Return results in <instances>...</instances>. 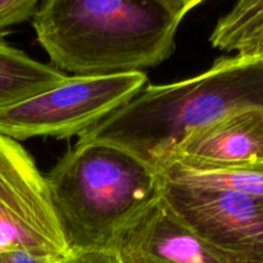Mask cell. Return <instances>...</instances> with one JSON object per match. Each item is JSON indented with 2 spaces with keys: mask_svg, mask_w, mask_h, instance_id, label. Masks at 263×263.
<instances>
[{
  "mask_svg": "<svg viewBox=\"0 0 263 263\" xmlns=\"http://www.w3.org/2000/svg\"><path fill=\"white\" fill-rule=\"evenodd\" d=\"M4 44H7V41L4 40V36L0 35V45H4Z\"/></svg>",
  "mask_w": 263,
  "mask_h": 263,
  "instance_id": "e0dca14e",
  "label": "cell"
},
{
  "mask_svg": "<svg viewBox=\"0 0 263 263\" xmlns=\"http://www.w3.org/2000/svg\"><path fill=\"white\" fill-rule=\"evenodd\" d=\"M163 197L225 263H263V198L164 181Z\"/></svg>",
  "mask_w": 263,
  "mask_h": 263,
  "instance_id": "8992f818",
  "label": "cell"
},
{
  "mask_svg": "<svg viewBox=\"0 0 263 263\" xmlns=\"http://www.w3.org/2000/svg\"><path fill=\"white\" fill-rule=\"evenodd\" d=\"M177 22H181L185 15L204 0H161Z\"/></svg>",
  "mask_w": 263,
  "mask_h": 263,
  "instance_id": "2e32d148",
  "label": "cell"
},
{
  "mask_svg": "<svg viewBox=\"0 0 263 263\" xmlns=\"http://www.w3.org/2000/svg\"><path fill=\"white\" fill-rule=\"evenodd\" d=\"M262 18L263 0H239L233 9L217 22L210 36L211 45L220 50H236L239 44Z\"/></svg>",
  "mask_w": 263,
  "mask_h": 263,
  "instance_id": "8fae6325",
  "label": "cell"
},
{
  "mask_svg": "<svg viewBox=\"0 0 263 263\" xmlns=\"http://www.w3.org/2000/svg\"><path fill=\"white\" fill-rule=\"evenodd\" d=\"M170 157L215 164L263 162V103L241 105L193 131Z\"/></svg>",
  "mask_w": 263,
  "mask_h": 263,
  "instance_id": "ba28073f",
  "label": "cell"
},
{
  "mask_svg": "<svg viewBox=\"0 0 263 263\" xmlns=\"http://www.w3.org/2000/svg\"><path fill=\"white\" fill-rule=\"evenodd\" d=\"M144 72L67 77L57 86L0 109V134L17 141L81 136L130 102Z\"/></svg>",
  "mask_w": 263,
  "mask_h": 263,
  "instance_id": "277c9868",
  "label": "cell"
},
{
  "mask_svg": "<svg viewBox=\"0 0 263 263\" xmlns=\"http://www.w3.org/2000/svg\"><path fill=\"white\" fill-rule=\"evenodd\" d=\"M236 55L249 62H263V18L239 44Z\"/></svg>",
  "mask_w": 263,
  "mask_h": 263,
  "instance_id": "4fadbf2b",
  "label": "cell"
},
{
  "mask_svg": "<svg viewBox=\"0 0 263 263\" xmlns=\"http://www.w3.org/2000/svg\"><path fill=\"white\" fill-rule=\"evenodd\" d=\"M71 253L48 180L17 140L0 134V253Z\"/></svg>",
  "mask_w": 263,
  "mask_h": 263,
  "instance_id": "5b68a950",
  "label": "cell"
},
{
  "mask_svg": "<svg viewBox=\"0 0 263 263\" xmlns=\"http://www.w3.org/2000/svg\"><path fill=\"white\" fill-rule=\"evenodd\" d=\"M64 257L39 254L28 251H7L0 253V263H62Z\"/></svg>",
  "mask_w": 263,
  "mask_h": 263,
  "instance_id": "5bb4252c",
  "label": "cell"
},
{
  "mask_svg": "<svg viewBox=\"0 0 263 263\" xmlns=\"http://www.w3.org/2000/svg\"><path fill=\"white\" fill-rule=\"evenodd\" d=\"M180 23L161 0H41L36 39L74 76L143 72L175 51Z\"/></svg>",
  "mask_w": 263,
  "mask_h": 263,
  "instance_id": "6da1fadb",
  "label": "cell"
},
{
  "mask_svg": "<svg viewBox=\"0 0 263 263\" xmlns=\"http://www.w3.org/2000/svg\"><path fill=\"white\" fill-rule=\"evenodd\" d=\"M164 182L222 189L263 198V162L215 164L184 157H170L157 167Z\"/></svg>",
  "mask_w": 263,
  "mask_h": 263,
  "instance_id": "9c48e42d",
  "label": "cell"
},
{
  "mask_svg": "<svg viewBox=\"0 0 263 263\" xmlns=\"http://www.w3.org/2000/svg\"><path fill=\"white\" fill-rule=\"evenodd\" d=\"M121 263H225L161 198L140 213L116 240Z\"/></svg>",
  "mask_w": 263,
  "mask_h": 263,
  "instance_id": "52a82bcc",
  "label": "cell"
},
{
  "mask_svg": "<svg viewBox=\"0 0 263 263\" xmlns=\"http://www.w3.org/2000/svg\"><path fill=\"white\" fill-rule=\"evenodd\" d=\"M62 263H121L113 251L71 252Z\"/></svg>",
  "mask_w": 263,
  "mask_h": 263,
  "instance_id": "9a60e30c",
  "label": "cell"
},
{
  "mask_svg": "<svg viewBox=\"0 0 263 263\" xmlns=\"http://www.w3.org/2000/svg\"><path fill=\"white\" fill-rule=\"evenodd\" d=\"M68 76L22 50L0 45V109L57 86Z\"/></svg>",
  "mask_w": 263,
  "mask_h": 263,
  "instance_id": "30bf717a",
  "label": "cell"
},
{
  "mask_svg": "<svg viewBox=\"0 0 263 263\" xmlns=\"http://www.w3.org/2000/svg\"><path fill=\"white\" fill-rule=\"evenodd\" d=\"M46 180L71 252L113 251L118 235L163 193L156 168L99 141L77 140Z\"/></svg>",
  "mask_w": 263,
  "mask_h": 263,
  "instance_id": "3957f363",
  "label": "cell"
},
{
  "mask_svg": "<svg viewBox=\"0 0 263 263\" xmlns=\"http://www.w3.org/2000/svg\"><path fill=\"white\" fill-rule=\"evenodd\" d=\"M41 0H0V35L9 27L33 18Z\"/></svg>",
  "mask_w": 263,
  "mask_h": 263,
  "instance_id": "7c38bea8",
  "label": "cell"
},
{
  "mask_svg": "<svg viewBox=\"0 0 263 263\" xmlns=\"http://www.w3.org/2000/svg\"><path fill=\"white\" fill-rule=\"evenodd\" d=\"M262 91L263 62L222 57L198 76L144 86L79 140L120 146L157 170L193 131L241 105L263 103Z\"/></svg>",
  "mask_w": 263,
  "mask_h": 263,
  "instance_id": "7a4b0ae2",
  "label": "cell"
}]
</instances>
